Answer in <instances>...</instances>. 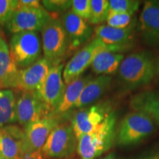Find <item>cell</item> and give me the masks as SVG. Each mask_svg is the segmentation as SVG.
<instances>
[{
    "label": "cell",
    "mask_w": 159,
    "mask_h": 159,
    "mask_svg": "<svg viewBox=\"0 0 159 159\" xmlns=\"http://www.w3.org/2000/svg\"><path fill=\"white\" fill-rule=\"evenodd\" d=\"M143 41L150 47L159 46V1H145L139 18Z\"/></svg>",
    "instance_id": "15"
},
{
    "label": "cell",
    "mask_w": 159,
    "mask_h": 159,
    "mask_svg": "<svg viewBox=\"0 0 159 159\" xmlns=\"http://www.w3.org/2000/svg\"><path fill=\"white\" fill-rule=\"evenodd\" d=\"M100 159H116V157H115L114 153L111 152V153H109L107 155V156L102 157V158H101Z\"/></svg>",
    "instance_id": "33"
},
{
    "label": "cell",
    "mask_w": 159,
    "mask_h": 159,
    "mask_svg": "<svg viewBox=\"0 0 159 159\" xmlns=\"http://www.w3.org/2000/svg\"><path fill=\"white\" fill-rule=\"evenodd\" d=\"M17 122L16 94L13 89H0V128Z\"/></svg>",
    "instance_id": "23"
},
{
    "label": "cell",
    "mask_w": 159,
    "mask_h": 159,
    "mask_svg": "<svg viewBox=\"0 0 159 159\" xmlns=\"http://www.w3.org/2000/svg\"><path fill=\"white\" fill-rule=\"evenodd\" d=\"M52 66L42 57L27 68L19 69L15 91H37Z\"/></svg>",
    "instance_id": "17"
},
{
    "label": "cell",
    "mask_w": 159,
    "mask_h": 159,
    "mask_svg": "<svg viewBox=\"0 0 159 159\" xmlns=\"http://www.w3.org/2000/svg\"><path fill=\"white\" fill-rule=\"evenodd\" d=\"M63 69L62 63L53 65L36 91L51 114L55 113L61 103L66 86L63 78Z\"/></svg>",
    "instance_id": "9"
},
{
    "label": "cell",
    "mask_w": 159,
    "mask_h": 159,
    "mask_svg": "<svg viewBox=\"0 0 159 159\" xmlns=\"http://www.w3.org/2000/svg\"><path fill=\"white\" fill-rule=\"evenodd\" d=\"M134 15L128 13H114L109 11L106 21L107 25L117 29H126L134 27Z\"/></svg>",
    "instance_id": "25"
},
{
    "label": "cell",
    "mask_w": 159,
    "mask_h": 159,
    "mask_svg": "<svg viewBox=\"0 0 159 159\" xmlns=\"http://www.w3.org/2000/svg\"><path fill=\"white\" fill-rule=\"evenodd\" d=\"M111 81L112 78L108 75L93 77L85 86L75 108H82L93 105L110 89Z\"/></svg>",
    "instance_id": "20"
},
{
    "label": "cell",
    "mask_w": 159,
    "mask_h": 159,
    "mask_svg": "<svg viewBox=\"0 0 159 159\" xmlns=\"http://www.w3.org/2000/svg\"><path fill=\"white\" fill-rule=\"evenodd\" d=\"M124 58L122 53L112 52L105 47L95 55L91 65V69L98 75L110 76V75L118 71L119 66Z\"/></svg>",
    "instance_id": "22"
},
{
    "label": "cell",
    "mask_w": 159,
    "mask_h": 159,
    "mask_svg": "<svg viewBox=\"0 0 159 159\" xmlns=\"http://www.w3.org/2000/svg\"><path fill=\"white\" fill-rule=\"evenodd\" d=\"M155 129V123L150 117L133 111L127 114L119 124L116 143L124 147L136 144L150 136Z\"/></svg>",
    "instance_id": "5"
},
{
    "label": "cell",
    "mask_w": 159,
    "mask_h": 159,
    "mask_svg": "<svg viewBox=\"0 0 159 159\" xmlns=\"http://www.w3.org/2000/svg\"><path fill=\"white\" fill-rule=\"evenodd\" d=\"M2 39H3V37H2V34L1 31H0V42H1Z\"/></svg>",
    "instance_id": "35"
},
{
    "label": "cell",
    "mask_w": 159,
    "mask_h": 159,
    "mask_svg": "<svg viewBox=\"0 0 159 159\" xmlns=\"http://www.w3.org/2000/svg\"><path fill=\"white\" fill-rule=\"evenodd\" d=\"M16 91L19 92L16 95L17 122L21 128H25L51 114L36 91Z\"/></svg>",
    "instance_id": "8"
},
{
    "label": "cell",
    "mask_w": 159,
    "mask_h": 159,
    "mask_svg": "<svg viewBox=\"0 0 159 159\" xmlns=\"http://www.w3.org/2000/svg\"><path fill=\"white\" fill-rule=\"evenodd\" d=\"M94 33L95 38L99 40L108 50L115 53H121L130 49L134 38V27L117 29L102 25L94 29Z\"/></svg>",
    "instance_id": "13"
},
{
    "label": "cell",
    "mask_w": 159,
    "mask_h": 159,
    "mask_svg": "<svg viewBox=\"0 0 159 159\" xmlns=\"http://www.w3.org/2000/svg\"><path fill=\"white\" fill-rule=\"evenodd\" d=\"M17 9V0H0V27L6 26Z\"/></svg>",
    "instance_id": "28"
},
{
    "label": "cell",
    "mask_w": 159,
    "mask_h": 159,
    "mask_svg": "<svg viewBox=\"0 0 159 159\" xmlns=\"http://www.w3.org/2000/svg\"><path fill=\"white\" fill-rule=\"evenodd\" d=\"M130 106L134 111L150 117L159 126V91H144L131 97Z\"/></svg>",
    "instance_id": "18"
},
{
    "label": "cell",
    "mask_w": 159,
    "mask_h": 159,
    "mask_svg": "<svg viewBox=\"0 0 159 159\" xmlns=\"http://www.w3.org/2000/svg\"><path fill=\"white\" fill-rule=\"evenodd\" d=\"M111 111L110 106L106 102L79 108L71 119V125L77 140L98 127Z\"/></svg>",
    "instance_id": "11"
},
{
    "label": "cell",
    "mask_w": 159,
    "mask_h": 159,
    "mask_svg": "<svg viewBox=\"0 0 159 159\" xmlns=\"http://www.w3.org/2000/svg\"><path fill=\"white\" fill-rule=\"evenodd\" d=\"M71 11L81 19L89 21L91 17V0H73Z\"/></svg>",
    "instance_id": "29"
},
{
    "label": "cell",
    "mask_w": 159,
    "mask_h": 159,
    "mask_svg": "<svg viewBox=\"0 0 159 159\" xmlns=\"http://www.w3.org/2000/svg\"><path fill=\"white\" fill-rule=\"evenodd\" d=\"M19 71L10 52L9 46L2 39L0 42V89L15 90Z\"/></svg>",
    "instance_id": "19"
},
{
    "label": "cell",
    "mask_w": 159,
    "mask_h": 159,
    "mask_svg": "<svg viewBox=\"0 0 159 159\" xmlns=\"http://www.w3.org/2000/svg\"><path fill=\"white\" fill-rule=\"evenodd\" d=\"M92 78V75H82L66 85L63 98L55 110V114L66 116V114H68L71 109H74L85 86Z\"/></svg>",
    "instance_id": "21"
},
{
    "label": "cell",
    "mask_w": 159,
    "mask_h": 159,
    "mask_svg": "<svg viewBox=\"0 0 159 159\" xmlns=\"http://www.w3.org/2000/svg\"><path fill=\"white\" fill-rule=\"evenodd\" d=\"M61 21L66 33L69 52L75 51L88 43L93 34V29L87 21L68 11L63 13Z\"/></svg>",
    "instance_id": "14"
},
{
    "label": "cell",
    "mask_w": 159,
    "mask_h": 159,
    "mask_svg": "<svg viewBox=\"0 0 159 159\" xmlns=\"http://www.w3.org/2000/svg\"><path fill=\"white\" fill-rule=\"evenodd\" d=\"M43 57L53 65L61 63L69 52V43L59 15L52 14L41 32Z\"/></svg>",
    "instance_id": "3"
},
{
    "label": "cell",
    "mask_w": 159,
    "mask_h": 159,
    "mask_svg": "<svg viewBox=\"0 0 159 159\" xmlns=\"http://www.w3.org/2000/svg\"><path fill=\"white\" fill-rule=\"evenodd\" d=\"M156 74L159 76V59L156 62Z\"/></svg>",
    "instance_id": "34"
},
{
    "label": "cell",
    "mask_w": 159,
    "mask_h": 159,
    "mask_svg": "<svg viewBox=\"0 0 159 159\" xmlns=\"http://www.w3.org/2000/svg\"><path fill=\"white\" fill-rule=\"evenodd\" d=\"M77 142L71 122H62L50 133L42 150L50 159L67 158L77 151Z\"/></svg>",
    "instance_id": "6"
},
{
    "label": "cell",
    "mask_w": 159,
    "mask_h": 159,
    "mask_svg": "<svg viewBox=\"0 0 159 159\" xmlns=\"http://www.w3.org/2000/svg\"><path fill=\"white\" fill-rule=\"evenodd\" d=\"M141 159H159V152L156 153L149 155L148 156H145Z\"/></svg>",
    "instance_id": "32"
},
{
    "label": "cell",
    "mask_w": 159,
    "mask_h": 159,
    "mask_svg": "<svg viewBox=\"0 0 159 159\" xmlns=\"http://www.w3.org/2000/svg\"><path fill=\"white\" fill-rule=\"evenodd\" d=\"M140 2L136 0H110L109 11L134 15L138 11Z\"/></svg>",
    "instance_id": "26"
},
{
    "label": "cell",
    "mask_w": 159,
    "mask_h": 159,
    "mask_svg": "<svg viewBox=\"0 0 159 159\" xmlns=\"http://www.w3.org/2000/svg\"><path fill=\"white\" fill-rule=\"evenodd\" d=\"M72 1L70 0H43L41 5L46 11L50 14L59 15L64 13L71 8Z\"/></svg>",
    "instance_id": "27"
},
{
    "label": "cell",
    "mask_w": 159,
    "mask_h": 159,
    "mask_svg": "<svg viewBox=\"0 0 159 159\" xmlns=\"http://www.w3.org/2000/svg\"><path fill=\"white\" fill-rule=\"evenodd\" d=\"M52 15L43 7H18L5 27L13 35L21 32H41Z\"/></svg>",
    "instance_id": "7"
},
{
    "label": "cell",
    "mask_w": 159,
    "mask_h": 159,
    "mask_svg": "<svg viewBox=\"0 0 159 159\" xmlns=\"http://www.w3.org/2000/svg\"><path fill=\"white\" fill-rule=\"evenodd\" d=\"M116 122L111 111L98 127L78 139L77 151L81 159H95L110 150L116 139Z\"/></svg>",
    "instance_id": "2"
},
{
    "label": "cell",
    "mask_w": 159,
    "mask_h": 159,
    "mask_svg": "<svg viewBox=\"0 0 159 159\" xmlns=\"http://www.w3.org/2000/svg\"><path fill=\"white\" fill-rule=\"evenodd\" d=\"M18 7H28V8H43L41 1L39 0H17Z\"/></svg>",
    "instance_id": "30"
},
{
    "label": "cell",
    "mask_w": 159,
    "mask_h": 159,
    "mask_svg": "<svg viewBox=\"0 0 159 159\" xmlns=\"http://www.w3.org/2000/svg\"><path fill=\"white\" fill-rule=\"evenodd\" d=\"M63 120L64 116L53 113L25 127L24 156L42 149L50 133Z\"/></svg>",
    "instance_id": "10"
},
{
    "label": "cell",
    "mask_w": 159,
    "mask_h": 159,
    "mask_svg": "<svg viewBox=\"0 0 159 159\" xmlns=\"http://www.w3.org/2000/svg\"><path fill=\"white\" fill-rule=\"evenodd\" d=\"M109 13L108 0H91V17L89 21L91 25H99L106 21Z\"/></svg>",
    "instance_id": "24"
},
{
    "label": "cell",
    "mask_w": 159,
    "mask_h": 159,
    "mask_svg": "<svg viewBox=\"0 0 159 159\" xmlns=\"http://www.w3.org/2000/svg\"><path fill=\"white\" fill-rule=\"evenodd\" d=\"M21 159H50L46 156L42 149L25 154Z\"/></svg>",
    "instance_id": "31"
},
{
    "label": "cell",
    "mask_w": 159,
    "mask_h": 159,
    "mask_svg": "<svg viewBox=\"0 0 159 159\" xmlns=\"http://www.w3.org/2000/svg\"><path fill=\"white\" fill-rule=\"evenodd\" d=\"M9 49L17 68H27L42 57L41 35L39 32L16 33L10 40Z\"/></svg>",
    "instance_id": "4"
},
{
    "label": "cell",
    "mask_w": 159,
    "mask_h": 159,
    "mask_svg": "<svg viewBox=\"0 0 159 159\" xmlns=\"http://www.w3.org/2000/svg\"><path fill=\"white\" fill-rule=\"evenodd\" d=\"M105 47L99 40L95 38L77 50L63 69V78L65 84L68 85L82 76L84 71L91 66L97 53Z\"/></svg>",
    "instance_id": "12"
},
{
    "label": "cell",
    "mask_w": 159,
    "mask_h": 159,
    "mask_svg": "<svg viewBox=\"0 0 159 159\" xmlns=\"http://www.w3.org/2000/svg\"><path fill=\"white\" fill-rule=\"evenodd\" d=\"M0 159H1V158H0Z\"/></svg>",
    "instance_id": "37"
},
{
    "label": "cell",
    "mask_w": 159,
    "mask_h": 159,
    "mask_svg": "<svg viewBox=\"0 0 159 159\" xmlns=\"http://www.w3.org/2000/svg\"><path fill=\"white\" fill-rule=\"evenodd\" d=\"M54 159H55V158H54ZM64 159H66V158H64Z\"/></svg>",
    "instance_id": "36"
},
{
    "label": "cell",
    "mask_w": 159,
    "mask_h": 159,
    "mask_svg": "<svg viewBox=\"0 0 159 159\" xmlns=\"http://www.w3.org/2000/svg\"><path fill=\"white\" fill-rule=\"evenodd\" d=\"M25 150V130L16 125L0 128V158L21 159Z\"/></svg>",
    "instance_id": "16"
},
{
    "label": "cell",
    "mask_w": 159,
    "mask_h": 159,
    "mask_svg": "<svg viewBox=\"0 0 159 159\" xmlns=\"http://www.w3.org/2000/svg\"><path fill=\"white\" fill-rule=\"evenodd\" d=\"M156 74V62L148 52H136L125 57L118 69L125 88L136 89L151 83Z\"/></svg>",
    "instance_id": "1"
}]
</instances>
